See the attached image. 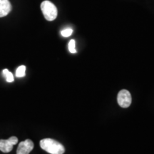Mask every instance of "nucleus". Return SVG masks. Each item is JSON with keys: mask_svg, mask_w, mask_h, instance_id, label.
<instances>
[{"mask_svg": "<svg viewBox=\"0 0 154 154\" xmlns=\"http://www.w3.org/2000/svg\"><path fill=\"white\" fill-rule=\"evenodd\" d=\"M40 146L42 149L51 154H63L65 152L62 144L52 138H44L41 140Z\"/></svg>", "mask_w": 154, "mask_h": 154, "instance_id": "nucleus-1", "label": "nucleus"}, {"mask_svg": "<svg viewBox=\"0 0 154 154\" xmlns=\"http://www.w3.org/2000/svg\"><path fill=\"white\" fill-rule=\"evenodd\" d=\"M41 9L44 18L47 21L51 22L57 17V8L52 2L48 1V0L44 1L41 4Z\"/></svg>", "mask_w": 154, "mask_h": 154, "instance_id": "nucleus-2", "label": "nucleus"}, {"mask_svg": "<svg viewBox=\"0 0 154 154\" xmlns=\"http://www.w3.org/2000/svg\"><path fill=\"white\" fill-rule=\"evenodd\" d=\"M131 95L130 92L126 89H123L119 91L117 96V101L119 105L122 108H128L131 104Z\"/></svg>", "mask_w": 154, "mask_h": 154, "instance_id": "nucleus-3", "label": "nucleus"}, {"mask_svg": "<svg viewBox=\"0 0 154 154\" xmlns=\"http://www.w3.org/2000/svg\"><path fill=\"white\" fill-rule=\"evenodd\" d=\"M18 143V138L16 136H11L7 140H0V151L4 153H9L12 151L13 146Z\"/></svg>", "mask_w": 154, "mask_h": 154, "instance_id": "nucleus-4", "label": "nucleus"}, {"mask_svg": "<svg viewBox=\"0 0 154 154\" xmlns=\"http://www.w3.org/2000/svg\"><path fill=\"white\" fill-rule=\"evenodd\" d=\"M34 143L30 139H26L24 141L19 143L17 150V154H29L34 149Z\"/></svg>", "mask_w": 154, "mask_h": 154, "instance_id": "nucleus-5", "label": "nucleus"}, {"mask_svg": "<svg viewBox=\"0 0 154 154\" xmlns=\"http://www.w3.org/2000/svg\"><path fill=\"white\" fill-rule=\"evenodd\" d=\"M11 9L12 7L9 0H0V17L7 16Z\"/></svg>", "mask_w": 154, "mask_h": 154, "instance_id": "nucleus-6", "label": "nucleus"}, {"mask_svg": "<svg viewBox=\"0 0 154 154\" xmlns=\"http://www.w3.org/2000/svg\"><path fill=\"white\" fill-rule=\"evenodd\" d=\"M2 73H3L4 76L5 77L6 80H7V82L11 83V82H14V76H13L12 73L9 72L8 69H4Z\"/></svg>", "mask_w": 154, "mask_h": 154, "instance_id": "nucleus-7", "label": "nucleus"}, {"mask_svg": "<svg viewBox=\"0 0 154 154\" xmlns=\"http://www.w3.org/2000/svg\"><path fill=\"white\" fill-rule=\"evenodd\" d=\"M26 74V66L22 65V66H19L16 71V76L18 78H22L24 77Z\"/></svg>", "mask_w": 154, "mask_h": 154, "instance_id": "nucleus-8", "label": "nucleus"}, {"mask_svg": "<svg viewBox=\"0 0 154 154\" xmlns=\"http://www.w3.org/2000/svg\"><path fill=\"white\" fill-rule=\"evenodd\" d=\"M75 45H76V42L74 39H72L69 43V50L71 53L74 54L76 52V48H75Z\"/></svg>", "mask_w": 154, "mask_h": 154, "instance_id": "nucleus-9", "label": "nucleus"}, {"mask_svg": "<svg viewBox=\"0 0 154 154\" xmlns=\"http://www.w3.org/2000/svg\"><path fill=\"white\" fill-rule=\"evenodd\" d=\"M72 32H73V30L72 29L68 28V29H63L61 31V35H62L63 36H64V37H69V36L72 35Z\"/></svg>", "mask_w": 154, "mask_h": 154, "instance_id": "nucleus-10", "label": "nucleus"}]
</instances>
